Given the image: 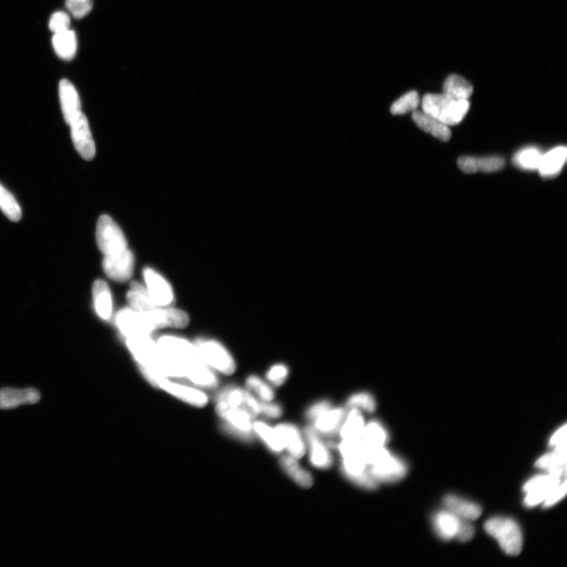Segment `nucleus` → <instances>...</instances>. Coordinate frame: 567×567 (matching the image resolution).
<instances>
[{"label":"nucleus","mask_w":567,"mask_h":567,"mask_svg":"<svg viewBox=\"0 0 567 567\" xmlns=\"http://www.w3.org/2000/svg\"><path fill=\"white\" fill-rule=\"evenodd\" d=\"M194 344L203 362L209 367L226 375L235 372V360L223 345L203 338L198 339Z\"/></svg>","instance_id":"obj_6"},{"label":"nucleus","mask_w":567,"mask_h":567,"mask_svg":"<svg viewBox=\"0 0 567 567\" xmlns=\"http://www.w3.org/2000/svg\"><path fill=\"white\" fill-rule=\"evenodd\" d=\"M565 480L550 473L531 478L524 487V490L526 493L525 505L528 507H533L544 503L552 490Z\"/></svg>","instance_id":"obj_11"},{"label":"nucleus","mask_w":567,"mask_h":567,"mask_svg":"<svg viewBox=\"0 0 567 567\" xmlns=\"http://www.w3.org/2000/svg\"><path fill=\"white\" fill-rule=\"evenodd\" d=\"M285 449L294 458H303L307 451L306 441L298 427L291 423H281L275 427Z\"/></svg>","instance_id":"obj_19"},{"label":"nucleus","mask_w":567,"mask_h":567,"mask_svg":"<svg viewBox=\"0 0 567 567\" xmlns=\"http://www.w3.org/2000/svg\"><path fill=\"white\" fill-rule=\"evenodd\" d=\"M66 9L76 18H83L92 9L93 0H65Z\"/></svg>","instance_id":"obj_42"},{"label":"nucleus","mask_w":567,"mask_h":567,"mask_svg":"<svg viewBox=\"0 0 567 567\" xmlns=\"http://www.w3.org/2000/svg\"><path fill=\"white\" fill-rule=\"evenodd\" d=\"M463 519L445 510L440 512L433 517V526L441 539L450 541L457 539Z\"/></svg>","instance_id":"obj_25"},{"label":"nucleus","mask_w":567,"mask_h":567,"mask_svg":"<svg viewBox=\"0 0 567 567\" xmlns=\"http://www.w3.org/2000/svg\"><path fill=\"white\" fill-rule=\"evenodd\" d=\"M98 247L105 255L119 253L128 248L126 237L120 227L108 216H101L97 226Z\"/></svg>","instance_id":"obj_7"},{"label":"nucleus","mask_w":567,"mask_h":567,"mask_svg":"<svg viewBox=\"0 0 567 567\" xmlns=\"http://www.w3.org/2000/svg\"><path fill=\"white\" fill-rule=\"evenodd\" d=\"M0 209L13 222L21 218L22 212L16 198L0 184Z\"/></svg>","instance_id":"obj_38"},{"label":"nucleus","mask_w":567,"mask_h":567,"mask_svg":"<svg viewBox=\"0 0 567 567\" xmlns=\"http://www.w3.org/2000/svg\"><path fill=\"white\" fill-rule=\"evenodd\" d=\"M92 296L95 312L100 318L108 321L112 315L113 300L107 282L102 280L95 281L92 287Z\"/></svg>","instance_id":"obj_27"},{"label":"nucleus","mask_w":567,"mask_h":567,"mask_svg":"<svg viewBox=\"0 0 567 567\" xmlns=\"http://www.w3.org/2000/svg\"><path fill=\"white\" fill-rule=\"evenodd\" d=\"M290 370L285 364L272 366L267 373V378L272 385L280 386L289 377Z\"/></svg>","instance_id":"obj_43"},{"label":"nucleus","mask_w":567,"mask_h":567,"mask_svg":"<svg viewBox=\"0 0 567 567\" xmlns=\"http://www.w3.org/2000/svg\"><path fill=\"white\" fill-rule=\"evenodd\" d=\"M185 378L195 386L203 388H215L218 384L216 374L203 361L189 368L186 372Z\"/></svg>","instance_id":"obj_34"},{"label":"nucleus","mask_w":567,"mask_h":567,"mask_svg":"<svg viewBox=\"0 0 567 567\" xmlns=\"http://www.w3.org/2000/svg\"><path fill=\"white\" fill-rule=\"evenodd\" d=\"M484 529L498 541L505 553L509 556L520 554L524 540L516 521L507 518H493L486 521Z\"/></svg>","instance_id":"obj_4"},{"label":"nucleus","mask_w":567,"mask_h":567,"mask_svg":"<svg viewBox=\"0 0 567 567\" xmlns=\"http://www.w3.org/2000/svg\"><path fill=\"white\" fill-rule=\"evenodd\" d=\"M331 408H332V403L328 401L317 402L307 409L306 417L308 420L314 422L317 418L325 413V412Z\"/></svg>","instance_id":"obj_45"},{"label":"nucleus","mask_w":567,"mask_h":567,"mask_svg":"<svg viewBox=\"0 0 567 567\" xmlns=\"http://www.w3.org/2000/svg\"><path fill=\"white\" fill-rule=\"evenodd\" d=\"M347 407L364 410L372 414L377 408V403L374 397L368 393H358L351 395L347 401Z\"/></svg>","instance_id":"obj_41"},{"label":"nucleus","mask_w":567,"mask_h":567,"mask_svg":"<svg viewBox=\"0 0 567 567\" xmlns=\"http://www.w3.org/2000/svg\"><path fill=\"white\" fill-rule=\"evenodd\" d=\"M246 386L249 391L253 392L263 402H270L275 399L273 388L255 375L248 378Z\"/></svg>","instance_id":"obj_40"},{"label":"nucleus","mask_w":567,"mask_h":567,"mask_svg":"<svg viewBox=\"0 0 567 567\" xmlns=\"http://www.w3.org/2000/svg\"><path fill=\"white\" fill-rule=\"evenodd\" d=\"M366 423L359 409L351 408L338 433L342 440H359L362 438Z\"/></svg>","instance_id":"obj_31"},{"label":"nucleus","mask_w":567,"mask_h":567,"mask_svg":"<svg viewBox=\"0 0 567 567\" xmlns=\"http://www.w3.org/2000/svg\"><path fill=\"white\" fill-rule=\"evenodd\" d=\"M126 341L127 348L139 366L149 367L154 370L161 355L157 343L154 342L150 337L126 338Z\"/></svg>","instance_id":"obj_16"},{"label":"nucleus","mask_w":567,"mask_h":567,"mask_svg":"<svg viewBox=\"0 0 567 567\" xmlns=\"http://www.w3.org/2000/svg\"><path fill=\"white\" fill-rule=\"evenodd\" d=\"M304 438L312 465L320 470H327L332 467L334 457L330 448L321 439L319 433L313 426L307 427L304 430Z\"/></svg>","instance_id":"obj_14"},{"label":"nucleus","mask_w":567,"mask_h":567,"mask_svg":"<svg viewBox=\"0 0 567 567\" xmlns=\"http://www.w3.org/2000/svg\"><path fill=\"white\" fill-rule=\"evenodd\" d=\"M423 112L447 127L460 124L470 109L468 100L455 99L445 93L426 94L422 100Z\"/></svg>","instance_id":"obj_2"},{"label":"nucleus","mask_w":567,"mask_h":567,"mask_svg":"<svg viewBox=\"0 0 567 567\" xmlns=\"http://www.w3.org/2000/svg\"><path fill=\"white\" fill-rule=\"evenodd\" d=\"M566 444V425H564L561 429L558 430L553 436L551 437L549 445L552 447Z\"/></svg>","instance_id":"obj_49"},{"label":"nucleus","mask_w":567,"mask_h":567,"mask_svg":"<svg viewBox=\"0 0 567 567\" xmlns=\"http://www.w3.org/2000/svg\"><path fill=\"white\" fill-rule=\"evenodd\" d=\"M475 536V528L472 525L469 524L468 521L463 520L460 533L457 536L458 541L461 542H467L473 539Z\"/></svg>","instance_id":"obj_48"},{"label":"nucleus","mask_w":567,"mask_h":567,"mask_svg":"<svg viewBox=\"0 0 567 567\" xmlns=\"http://www.w3.org/2000/svg\"><path fill=\"white\" fill-rule=\"evenodd\" d=\"M69 126L73 145L80 156L86 160H92L95 156V146L86 116L83 112L79 113Z\"/></svg>","instance_id":"obj_12"},{"label":"nucleus","mask_w":567,"mask_h":567,"mask_svg":"<svg viewBox=\"0 0 567 567\" xmlns=\"http://www.w3.org/2000/svg\"><path fill=\"white\" fill-rule=\"evenodd\" d=\"M41 400V394L35 388L16 389L5 388L0 389V409L16 408L25 404H34Z\"/></svg>","instance_id":"obj_20"},{"label":"nucleus","mask_w":567,"mask_h":567,"mask_svg":"<svg viewBox=\"0 0 567 567\" xmlns=\"http://www.w3.org/2000/svg\"><path fill=\"white\" fill-rule=\"evenodd\" d=\"M566 480L559 484L556 487L552 490L550 495L544 502V507H550L555 505L566 496Z\"/></svg>","instance_id":"obj_47"},{"label":"nucleus","mask_w":567,"mask_h":567,"mask_svg":"<svg viewBox=\"0 0 567 567\" xmlns=\"http://www.w3.org/2000/svg\"><path fill=\"white\" fill-rule=\"evenodd\" d=\"M537 468L548 471L562 479H566V444L555 447L553 452L541 456L536 461Z\"/></svg>","instance_id":"obj_26"},{"label":"nucleus","mask_w":567,"mask_h":567,"mask_svg":"<svg viewBox=\"0 0 567 567\" xmlns=\"http://www.w3.org/2000/svg\"><path fill=\"white\" fill-rule=\"evenodd\" d=\"M543 156L542 152L536 147H526L515 153L513 163L524 171H537Z\"/></svg>","instance_id":"obj_36"},{"label":"nucleus","mask_w":567,"mask_h":567,"mask_svg":"<svg viewBox=\"0 0 567 567\" xmlns=\"http://www.w3.org/2000/svg\"><path fill=\"white\" fill-rule=\"evenodd\" d=\"M336 449L341 457V472L349 481L364 489H378V483L373 479L368 469L361 440H342L337 445Z\"/></svg>","instance_id":"obj_1"},{"label":"nucleus","mask_w":567,"mask_h":567,"mask_svg":"<svg viewBox=\"0 0 567 567\" xmlns=\"http://www.w3.org/2000/svg\"><path fill=\"white\" fill-rule=\"evenodd\" d=\"M134 255L129 248L114 255H105L102 268L105 274L115 282L128 281L134 273Z\"/></svg>","instance_id":"obj_13"},{"label":"nucleus","mask_w":567,"mask_h":567,"mask_svg":"<svg viewBox=\"0 0 567 567\" xmlns=\"http://www.w3.org/2000/svg\"><path fill=\"white\" fill-rule=\"evenodd\" d=\"M216 401H223L232 407L246 409L255 418L260 415V402L246 389L238 387L226 388L218 393Z\"/></svg>","instance_id":"obj_18"},{"label":"nucleus","mask_w":567,"mask_h":567,"mask_svg":"<svg viewBox=\"0 0 567 567\" xmlns=\"http://www.w3.org/2000/svg\"><path fill=\"white\" fill-rule=\"evenodd\" d=\"M280 465L289 477L301 487L311 488L314 483L312 474L302 467L298 460L290 455H282L279 460Z\"/></svg>","instance_id":"obj_30"},{"label":"nucleus","mask_w":567,"mask_h":567,"mask_svg":"<svg viewBox=\"0 0 567 567\" xmlns=\"http://www.w3.org/2000/svg\"><path fill=\"white\" fill-rule=\"evenodd\" d=\"M412 120L419 129L440 139L441 142H447L451 139L452 132L449 127L423 110L422 112L415 110L412 115Z\"/></svg>","instance_id":"obj_24"},{"label":"nucleus","mask_w":567,"mask_h":567,"mask_svg":"<svg viewBox=\"0 0 567 567\" xmlns=\"http://www.w3.org/2000/svg\"><path fill=\"white\" fill-rule=\"evenodd\" d=\"M347 412L343 408H331L314 421V429L319 435L332 437L340 430Z\"/></svg>","instance_id":"obj_23"},{"label":"nucleus","mask_w":567,"mask_h":567,"mask_svg":"<svg viewBox=\"0 0 567 567\" xmlns=\"http://www.w3.org/2000/svg\"><path fill=\"white\" fill-rule=\"evenodd\" d=\"M390 440L385 425L378 420H371L364 427L361 441L367 447H386Z\"/></svg>","instance_id":"obj_33"},{"label":"nucleus","mask_w":567,"mask_h":567,"mask_svg":"<svg viewBox=\"0 0 567 567\" xmlns=\"http://www.w3.org/2000/svg\"><path fill=\"white\" fill-rule=\"evenodd\" d=\"M63 115L66 124L70 122L80 112L82 105L79 95L75 86L68 80H62L58 87Z\"/></svg>","instance_id":"obj_21"},{"label":"nucleus","mask_w":567,"mask_h":567,"mask_svg":"<svg viewBox=\"0 0 567 567\" xmlns=\"http://www.w3.org/2000/svg\"><path fill=\"white\" fill-rule=\"evenodd\" d=\"M216 412L221 420V428L231 437L245 444L255 440L254 415L248 410L230 406L223 401H216Z\"/></svg>","instance_id":"obj_3"},{"label":"nucleus","mask_w":567,"mask_h":567,"mask_svg":"<svg viewBox=\"0 0 567 567\" xmlns=\"http://www.w3.org/2000/svg\"><path fill=\"white\" fill-rule=\"evenodd\" d=\"M420 102L418 93L415 91H411L404 94L403 97L394 102L390 110L394 115L414 112L420 105Z\"/></svg>","instance_id":"obj_39"},{"label":"nucleus","mask_w":567,"mask_h":567,"mask_svg":"<svg viewBox=\"0 0 567 567\" xmlns=\"http://www.w3.org/2000/svg\"><path fill=\"white\" fill-rule=\"evenodd\" d=\"M458 166L467 174L479 171L492 173L502 169L505 166V161L502 157L497 156L484 158L463 157L459 159Z\"/></svg>","instance_id":"obj_22"},{"label":"nucleus","mask_w":567,"mask_h":567,"mask_svg":"<svg viewBox=\"0 0 567 567\" xmlns=\"http://www.w3.org/2000/svg\"><path fill=\"white\" fill-rule=\"evenodd\" d=\"M154 386L196 408L205 407L209 401L208 395L201 389L181 385L180 383L169 381L168 378L164 376H160Z\"/></svg>","instance_id":"obj_10"},{"label":"nucleus","mask_w":567,"mask_h":567,"mask_svg":"<svg viewBox=\"0 0 567 567\" xmlns=\"http://www.w3.org/2000/svg\"><path fill=\"white\" fill-rule=\"evenodd\" d=\"M53 46L58 57L64 60H71L75 58L78 40L75 32L68 29L63 32L55 33L53 39Z\"/></svg>","instance_id":"obj_32"},{"label":"nucleus","mask_w":567,"mask_h":567,"mask_svg":"<svg viewBox=\"0 0 567 567\" xmlns=\"http://www.w3.org/2000/svg\"><path fill=\"white\" fill-rule=\"evenodd\" d=\"M567 150L566 147H557L546 154H543L539 172L543 178L550 179L561 172L566 163Z\"/></svg>","instance_id":"obj_28"},{"label":"nucleus","mask_w":567,"mask_h":567,"mask_svg":"<svg viewBox=\"0 0 567 567\" xmlns=\"http://www.w3.org/2000/svg\"><path fill=\"white\" fill-rule=\"evenodd\" d=\"M146 290L154 304L169 307L173 304L174 295L171 285L158 272L152 268L144 270Z\"/></svg>","instance_id":"obj_15"},{"label":"nucleus","mask_w":567,"mask_h":567,"mask_svg":"<svg viewBox=\"0 0 567 567\" xmlns=\"http://www.w3.org/2000/svg\"><path fill=\"white\" fill-rule=\"evenodd\" d=\"M70 16L63 11L54 13L49 21V28L54 33L68 31L70 28Z\"/></svg>","instance_id":"obj_44"},{"label":"nucleus","mask_w":567,"mask_h":567,"mask_svg":"<svg viewBox=\"0 0 567 567\" xmlns=\"http://www.w3.org/2000/svg\"><path fill=\"white\" fill-rule=\"evenodd\" d=\"M159 349L178 363L186 374L190 367L201 362L200 354L194 344L186 339L175 336H163L158 339Z\"/></svg>","instance_id":"obj_5"},{"label":"nucleus","mask_w":567,"mask_h":567,"mask_svg":"<svg viewBox=\"0 0 567 567\" xmlns=\"http://www.w3.org/2000/svg\"><path fill=\"white\" fill-rule=\"evenodd\" d=\"M408 465L398 456L387 452L373 465L370 474L378 483H395L403 479L408 474Z\"/></svg>","instance_id":"obj_8"},{"label":"nucleus","mask_w":567,"mask_h":567,"mask_svg":"<svg viewBox=\"0 0 567 567\" xmlns=\"http://www.w3.org/2000/svg\"><path fill=\"white\" fill-rule=\"evenodd\" d=\"M143 314L154 328H185L189 325V315L179 309L157 306Z\"/></svg>","instance_id":"obj_17"},{"label":"nucleus","mask_w":567,"mask_h":567,"mask_svg":"<svg viewBox=\"0 0 567 567\" xmlns=\"http://www.w3.org/2000/svg\"><path fill=\"white\" fill-rule=\"evenodd\" d=\"M444 93L458 100H468L474 92L473 86L460 75H452L444 83Z\"/></svg>","instance_id":"obj_37"},{"label":"nucleus","mask_w":567,"mask_h":567,"mask_svg":"<svg viewBox=\"0 0 567 567\" xmlns=\"http://www.w3.org/2000/svg\"><path fill=\"white\" fill-rule=\"evenodd\" d=\"M255 435L263 442V444L271 452L281 454L284 451V445L275 428L263 421H255L253 423Z\"/></svg>","instance_id":"obj_35"},{"label":"nucleus","mask_w":567,"mask_h":567,"mask_svg":"<svg viewBox=\"0 0 567 567\" xmlns=\"http://www.w3.org/2000/svg\"><path fill=\"white\" fill-rule=\"evenodd\" d=\"M115 322L126 338L150 337L157 329L146 317L132 308H124L117 314Z\"/></svg>","instance_id":"obj_9"},{"label":"nucleus","mask_w":567,"mask_h":567,"mask_svg":"<svg viewBox=\"0 0 567 567\" xmlns=\"http://www.w3.org/2000/svg\"><path fill=\"white\" fill-rule=\"evenodd\" d=\"M444 504L446 510L463 520H476L482 514V508L479 506L454 495L445 497Z\"/></svg>","instance_id":"obj_29"},{"label":"nucleus","mask_w":567,"mask_h":567,"mask_svg":"<svg viewBox=\"0 0 567 567\" xmlns=\"http://www.w3.org/2000/svg\"><path fill=\"white\" fill-rule=\"evenodd\" d=\"M283 414L281 405L270 402H260V415L271 419H277Z\"/></svg>","instance_id":"obj_46"}]
</instances>
